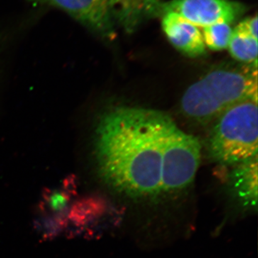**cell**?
<instances>
[{
    "label": "cell",
    "mask_w": 258,
    "mask_h": 258,
    "mask_svg": "<svg viewBox=\"0 0 258 258\" xmlns=\"http://www.w3.org/2000/svg\"><path fill=\"white\" fill-rule=\"evenodd\" d=\"M247 10L245 5L232 0H170L161 2L157 17L174 13L197 27L217 23L230 24Z\"/></svg>",
    "instance_id": "5b68a950"
},
{
    "label": "cell",
    "mask_w": 258,
    "mask_h": 258,
    "mask_svg": "<svg viewBox=\"0 0 258 258\" xmlns=\"http://www.w3.org/2000/svg\"><path fill=\"white\" fill-rule=\"evenodd\" d=\"M249 100L257 101V68L217 69L188 88L181 107L191 119L208 122Z\"/></svg>",
    "instance_id": "7a4b0ae2"
},
{
    "label": "cell",
    "mask_w": 258,
    "mask_h": 258,
    "mask_svg": "<svg viewBox=\"0 0 258 258\" xmlns=\"http://www.w3.org/2000/svg\"><path fill=\"white\" fill-rule=\"evenodd\" d=\"M257 16L255 15L241 21L234 29L233 32L257 39Z\"/></svg>",
    "instance_id": "4fadbf2b"
},
{
    "label": "cell",
    "mask_w": 258,
    "mask_h": 258,
    "mask_svg": "<svg viewBox=\"0 0 258 258\" xmlns=\"http://www.w3.org/2000/svg\"><path fill=\"white\" fill-rule=\"evenodd\" d=\"M230 175L232 196L245 209L257 208V156L240 164Z\"/></svg>",
    "instance_id": "9c48e42d"
},
{
    "label": "cell",
    "mask_w": 258,
    "mask_h": 258,
    "mask_svg": "<svg viewBox=\"0 0 258 258\" xmlns=\"http://www.w3.org/2000/svg\"><path fill=\"white\" fill-rule=\"evenodd\" d=\"M231 55L235 60L244 63L257 64V39L236 33L232 30L228 45Z\"/></svg>",
    "instance_id": "8fae6325"
},
{
    "label": "cell",
    "mask_w": 258,
    "mask_h": 258,
    "mask_svg": "<svg viewBox=\"0 0 258 258\" xmlns=\"http://www.w3.org/2000/svg\"><path fill=\"white\" fill-rule=\"evenodd\" d=\"M200 158L198 138L185 133L169 118L162 142L161 195H176L187 189L196 176Z\"/></svg>",
    "instance_id": "277c9868"
},
{
    "label": "cell",
    "mask_w": 258,
    "mask_h": 258,
    "mask_svg": "<svg viewBox=\"0 0 258 258\" xmlns=\"http://www.w3.org/2000/svg\"><path fill=\"white\" fill-rule=\"evenodd\" d=\"M232 30L228 23H217L205 27L202 34L205 46L215 51L227 48Z\"/></svg>",
    "instance_id": "7c38bea8"
},
{
    "label": "cell",
    "mask_w": 258,
    "mask_h": 258,
    "mask_svg": "<svg viewBox=\"0 0 258 258\" xmlns=\"http://www.w3.org/2000/svg\"><path fill=\"white\" fill-rule=\"evenodd\" d=\"M35 4L58 8L103 38L114 35L112 0H28Z\"/></svg>",
    "instance_id": "8992f818"
},
{
    "label": "cell",
    "mask_w": 258,
    "mask_h": 258,
    "mask_svg": "<svg viewBox=\"0 0 258 258\" xmlns=\"http://www.w3.org/2000/svg\"><path fill=\"white\" fill-rule=\"evenodd\" d=\"M257 101L249 100L218 117L209 139V153L220 164L236 165L257 156Z\"/></svg>",
    "instance_id": "3957f363"
},
{
    "label": "cell",
    "mask_w": 258,
    "mask_h": 258,
    "mask_svg": "<svg viewBox=\"0 0 258 258\" xmlns=\"http://www.w3.org/2000/svg\"><path fill=\"white\" fill-rule=\"evenodd\" d=\"M161 18L163 30L173 46L190 57L205 54L203 34L198 27L174 13H165Z\"/></svg>",
    "instance_id": "52a82bcc"
},
{
    "label": "cell",
    "mask_w": 258,
    "mask_h": 258,
    "mask_svg": "<svg viewBox=\"0 0 258 258\" xmlns=\"http://www.w3.org/2000/svg\"><path fill=\"white\" fill-rule=\"evenodd\" d=\"M74 191V178H69L64 180L60 187L45 194L41 204L42 217L40 222L41 230L46 235L57 233L63 226L64 217L69 210Z\"/></svg>",
    "instance_id": "ba28073f"
},
{
    "label": "cell",
    "mask_w": 258,
    "mask_h": 258,
    "mask_svg": "<svg viewBox=\"0 0 258 258\" xmlns=\"http://www.w3.org/2000/svg\"><path fill=\"white\" fill-rule=\"evenodd\" d=\"M115 20L132 32L146 20L157 17L160 0H112Z\"/></svg>",
    "instance_id": "30bf717a"
},
{
    "label": "cell",
    "mask_w": 258,
    "mask_h": 258,
    "mask_svg": "<svg viewBox=\"0 0 258 258\" xmlns=\"http://www.w3.org/2000/svg\"><path fill=\"white\" fill-rule=\"evenodd\" d=\"M170 117L156 110L115 107L101 115L95 135L100 174L132 199L161 195V152Z\"/></svg>",
    "instance_id": "6da1fadb"
}]
</instances>
